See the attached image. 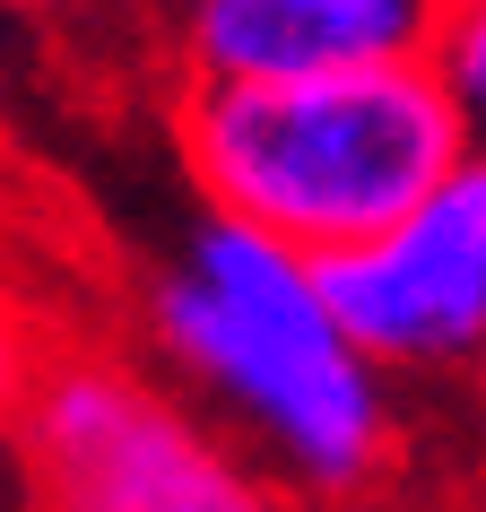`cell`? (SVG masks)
<instances>
[{
    "label": "cell",
    "mask_w": 486,
    "mask_h": 512,
    "mask_svg": "<svg viewBox=\"0 0 486 512\" xmlns=\"http://www.w3.org/2000/svg\"><path fill=\"white\" fill-rule=\"evenodd\" d=\"M35 374H44V356H35L27 322H18V313L0 304V426H18V408H27Z\"/></svg>",
    "instance_id": "6"
},
{
    "label": "cell",
    "mask_w": 486,
    "mask_h": 512,
    "mask_svg": "<svg viewBox=\"0 0 486 512\" xmlns=\"http://www.w3.org/2000/svg\"><path fill=\"white\" fill-rule=\"evenodd\" d=\"M9 9H70V0H9Z\"/></svg>",
    "instance_id": "7"
},
{
    "label": "cell",
    "mask_w": 486,
    "mask_h": 512,
    "mask_svg": "<svg viewBox=\"0 0 486 512\" xmlns=\"http://www.w3.org/2000/svg\"><path fill=\"white\" fill-rule=\"evenodd\" d=\"M452 0H183V87H287L434 61Z\"/></svg>",
    "instance_id": "5"
},
{
    "label": "cell",
    "mask_w": 486,
    "mask_h": 512,
    "mask_svg": "<svg viewBox=\"0 0 486 512\" xmlns=\"http://www.w3.org/2000/svg\"><path fill=\"white\" fill-rule=\"evenodd\" d=\"M452 9H460V18H486V0H452Z\"/></svg>",
    "instance_id": "8"
},
{
    "label": "cell",
    "mask_w": 486,
    "mask_h": 512,
    "mask_svg": "<svg viewBox=\"0 0 486 512\" xmlns=\"http://www.w3.org/2000/svg\"><path fill=\"white\" fill-rule=\"evenodd\" d=\"M322 296L382 382L486 365V139L391 235L322 261Z\"/></svg>",
    "instance_id": "4"
},
{
    "label": "cell",
    "mask_w": 486,
    "mask_h": 512,
    "mask_svg": "<svg viewBox=\"0 0 486 512\" xmlns=\"http://www.w3.org/2000/svg\"><path fill=\"white\" fill-rule=\"evenodd\" d=\"M148 339L209 408H226L261 469L356 504L400 452L391 382L330 322L322 261L200 209L148 278Z\"/></svg>",
    "instance_id": "1"
},
{
    "label": "cell",
    "mask_w": 486,
    "mask_h": 512,
    "mask_svg": "<svg viewBox=\"0 0 486 512\" xmlns=\"http://www.w3.org/2000/svg\"><path fill=\"white\" fill-rule=\"evenodd\" d=\"M35 512H287L270 469L122 356H53L18 408Z\"/></svg>",
    "instance_id": "3"
},
{
    "label": "cell",
    "mask_w": 486,
    "mask_h": 512,
    "mask_svg": "<svg viewBox=\"0 0 486 512\" xmlns=\"http://www.w3.org/2000/svg\"><path fill=\"white\" fill-rule=\"evenodd\" d=\"M174 131H183L200 209L304 261L365 252L478 148L434 61L287 87H183Z\"/></svg>",
    "instance_id": "2"
}]
</instances>
